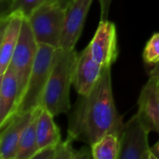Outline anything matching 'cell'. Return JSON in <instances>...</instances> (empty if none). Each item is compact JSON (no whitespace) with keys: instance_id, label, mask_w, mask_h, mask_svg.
Returning a JSON list of instances; mask_svg holds the SVG:
<instances>
[{"instance_id":"cell-1","label":"cell","mask_w":159,"mask_h":159,"mask_svg":"<svg viewBox=\"0 0 159 159\" xmlns=\"http://www.w3.org/2000/svg\"><path fill=\"white\" fill-rule=\"evenodd\" d=\"M123 127V116L114 101L111 67H105L94 89L79 95L69 116L68 138L92 145L108 133L120 136Z\"/></svg>"},{"instance_id":"cell-2","label":"cell","mask_w":159,"mask_h":159,"mask_svg":"<svg viewBox=\"0 0 159 159\" xmlns=\"http://www.w3.org/2000/svg\"><path fill=\"white\" fill-rule=\"evenodd\" d=\"M76 55L75 48H57L54 64L41 102V107L53 116L67 114L71 110L70 87L73 85Z\"/></svg>"},{"instance_id":"cell-3","label":"cell","mask_w":159,"mask_h":159,"mask_svg":"<svg viewBox=\"0 0 159 159\" xmlns=\"http://www.w3.org/2000/svg\"><path fill=\"white\" fill-rule=\"evenodd\" d=\"M69 1L48 0L27 18L38 44L60 48L66 7Z\"/></svg>"},{"instance_id":"cell-4","label":"cell","mask_w":159,"mask_h":159,"mask_svg":"<svg viewBox=\"0 0 159 159\" xmlns=\"http://www.w3.org/2000/svg\"><path fill=\"white\" fill-rule=\"evenodd\" d=\"M56 51L57 48L53 46L38 44L34 63L16 114L28 113L41 107L43 94L54 64Z\"/></svg>"},{"instance_id":"cell-5","label":"cell","mask_w":159,"mask_h":159,"mask_svg":"<svg viewBox=\"0 0 159 159\" xmlns=\"http://www.w3.org/2000/svg\"><path fill=\"white\" fill-rule=\"evenodd\" d=\"M37 50L38 43L35 40L28 19L24 18L19 41L8 66L11 68L18 80L20 102L25 91L28 79L34 63Z\"/></svg>"},{"instance_id":"cell-6","label":"cell","mask_w":159,"mask_h":159,"mask_svg":"<svg viewBox=\"0 0 159 159\" xmlns=\"http://www.w3.org/2000/svg\"><path fill=\"white\" fill-rule=\"evenodd\" d=\"M140 116L136 114L126 124L119 136L118 159H151V147L148 134Z\"/></svg>"},{"instance_id":"cell-7","label":"cell","mask_w":159,"mask_h":159,"mask_svg":"<svg viewBox=\"0 0 159 159\" xmlns=\"http://www.w3.org/2000/svg\"><path fill=\"white\" fill-rule=\"evenodd\" d=\"M94 60L103 67H111L118 55L116 28L114 22L101 20L97 31L89 44Z\"/></svg>"},{"instance_id":"cell-8","label":"cell","mask_w":159,"mask_h":159,"mask_svg":"<svg viewBox=\"0 0 159 159\" xmlns=\"http://www.w3.org/2000/svg\"><path fill=\"white\" fill-rule=\"evenodd\" d=\"M92 2L93 0H70L68 2L61 38V48H75Z\"/></svg>"},{"instance_id":"cell-9","label":"cell","mask_w":159,"mask_h":159,"mask_svg":"<svg viewBox=\"0 0 159 159\" xmlns=\"http://www.w3.org/2000/svg\"><path fill=\"white\" fill-rule=\"evenodd\" d=\"M104 68L94 60L89 46L82 52L77 53L74 68L73 85L78 95H87L94 89Z\"/></svg>"},{"instance_id":"cell-10","label":"cell","mask_w":159,"mask_h":159,"mask_svg":"<svg viewBox=\"0 0 159 159\" xmlns=\"http://www.w3.org/2000/svg\"><path fill=\"white\" fill-rule=\"evenodd\" d=\"M24 16L13 12L1 16V47H0V76L9 66L15 48L18 44Z\"/></svg>"},{"instance_id":"cell-11","label":"cell","mask_w":159,"mask_h":159,"mask_svg":"<svg viewBox=\"0 0 159 159\" xmlns=\"http://www.w3.org/2000/svg\"><path fill=\"white\" fill-rule=\"evenodd\" d=\"M40 107L24 114H16L1 128L0 158L16 159L20 136Z\"/></svg>"},{"instance_id":"cell-12","label":"cell","mask_w":159,"mask_h":159,"mask_svg":"<svg viewBox=\"0 0 159 159\" xmlns=\"http://www.w3.org/2000/svg\"><path fill=\"white\" fill-rule=\"evenodd\" d=\"M138 115L150 131L159 133V81L150 76L141 91Z\"/></svg>"},{"instance_id":"cell-13","label":"cell","mask_w":159,"mask_h":159,"mask_svg":"<svg viewBox=\"0 0 159 159\" xmlns=\"http://www.w3.org/2000/svg\"><path fill=\"white\" fill-rule=\"evenodd\" d=\"M0 77V128H2L16 115L20 94L17 77L10 67Z\"/></svg>"},{"instance_id":"cell-14","label":"cell","mask_w":159,"mask_h":159,"mask_svg":"<svg viewBox=\"0 0 159 159\" xmlns=\"http://www.w3.org/2000/svg\"><path fill=\"white\" fill-rule=\"evenodd\" d=\"M36 134L39 149L48 145H57L61 142V132L53 120V116L44 108L41 109L37 118Z\"/></svg>"},{"instance_id":"cell-15","label":"cell","mask_w":159,"mask_h":159,"mask_svg":"<svg viewBox=\"0 0 159 159\" xmlns=\"http://www.w3.org/2000/svg\"><path fill=\"white\" fill-rule=\"evenodd\" d=\"M41 109L42 107L38 109L33 119L25 127L19 142L16 159H33L35 154L38 152L39 147L37 143L36 127H37V118Z\"/></svg>"},{"instance_id":"cell-16","label":"cell","mask_w":159,"mask_h":159,"mask_svg":"<svg viewBox=\"0 0 159 159\" xmlns=\"http://www.w3.org/2000/svg\"><path fill=\"white\" fill-rule=\"evenodd\" d=\"M119 149V136L115 133H108L90 145L94 159H118Z\"/></svg>"},{"instance_id":"cell-17","label":"cell","mask_w":159,"mask_h":159,"mask_svg":"<svg viewBox=\"0 0 159 159\" xmlns=\"http://www.w3.org/2000/svg\"><path fill=\"white\" fill-rule=\"evenodd\" d=\"M47 1L48 0H11L7 5L6 11L2 12V16L13 12H19L21 13L24 18H29L37 7Z\"/></svg>"},{"instance_id":"cell-18","label":"cell","mask_w":159,"mask_h":159,"mask_svg":"<svg viewBox=\"0 0 159 159\" xmlns=\"http://www.w3.org/2000/svg\"><path fill=\"white\" fill-rule=\"evenodd\" d=\"M143 60L149 65L159 62V33L155 34L147 42L143 50Z\"/></svg>"},{"instance_id":"cell-19","label":"cell","mask_w":159,"mask_h":159,"mask_svg":"<svg viewBox=\"0 0 159 159\" xmlns=\"http://www.w3.org/2000/svg\"><path fill=\"white\" fill-rule=\"evenodd\" d=\"M73 140L67 138L56 145V159H75V152L72 146Z\"/></svg>"},{"instance_id":"cell-20","label":"cell","mask_w":159,"mask_h":159,"mask_svg":"<svg viewBox=\"0 0 159 159\" xmlns=\"http://www.w3.org/2000/svg\"><path fill=\"white\" fill-rule=\"evenodd\" d=\"M33 159H56V145H48L39 149Z\"/></svg>"},{"instance_id":"cell-21","label":"cell","mask_w":159,"mask_h":159,"mask_svg":"<svg viewBox=\"0 0 159 159\" xmlns=\"http://www.w3.org/2000/svg\"><path fill=\"white\" fill-rule=\"evenodd\" d=\"M101 6V20H107L112 0H99Z\"/></svg>"},{"instance_id":"cell-22","label":"cell","mask_w":159,"mask_h":159,"mask_svg":"<svg viewBox=\"0 0 159 159\" xmlns=\"http://www.w3.org/2000/svg\"><path fill=\"white\" fill-rule=\"evenodd\" d=\"M151 159H159V141L151 148Z\"/></svg>"},{"instance_id":"cell-23","label":"cell","mask_w":159,"mask_h":159,"mask_svg":"<svg viewBox=\"0 0 159 159\" xmlns=\"http://www.w3.org/2000/svg\"><path fill=\"white\" fill-rule=\"evenodd\" d=\"M150 76L157 78V79L159 81V62L156 64L155 68L151 71V73H150Z\"/></svg>"},{"instance_id":"cell-24","label":"cell","mask_w":159,"mask_h":159,"mask_svg":"<svg viewBox=\"0 0 159 159\" xmlns=\"http://www.w3.org/2000/svg\"><path fill=\"white\" fill-rule=\"evenodd\" d=\"M0 1H1L2 5H4V4H6V3H7V4H8L11 0H0Z\"/></svg>"}]
</instances>
